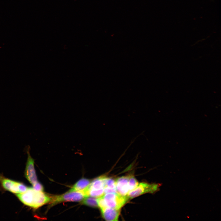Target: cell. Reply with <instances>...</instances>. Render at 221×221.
Instances as JSON below:
<instances>
[{
	"mask_svg": "<svg viewBox=\"0 0 221 221\" xmlns=\"http://www.w3.org/2000/svg\"><path fill=\"white\" fill-rule=\"evenodd\" d=\"M16 196L23 204L34 209L38 208L51 200V197L43 191L36 190L33 187H28L25 191L16 194Z\"/></svg>",
	"mask_w": 221,
	"mask_h": 221,
	"instance_id": "6da1fadb",
	"label": "cell"
},
{
	"mask_svg": "<svg viewBox=\"0 0 221 221\" xmlns=\"http://www.w3.org/2000/svg\"><path fill=\"white\" fill-rule=\"evenodd\" d=\"M87 196L84 190L77 191H69L63 194L51 197L50 207H52L63 201L78 202Z\"/></svg>",
	"mask_w": 221,
	"mask_h": 221,
	"instance_id": "7a4b0ae2",
	"label": "cell"
},
{
	"mask_svg": "<svg viewBox=\"0 0 221 221\" xmlns=\"http://www.w3.org/2000/svg\"><path fill=\"white\" fill-rule=\"evenodd\" d=\"M161 185L160 184L141 183L134 189L129 191L126 196L128 199H132L146 193H154L159 190Z\"/></svg>",
	"mask_w": 221,
	"mask_h": 221,
	"instance_id": "3957f363",
	"label": "cell"
},
{
	"mask_svg": "<svg viewBox=\"0 0 221 221\" xmlns=\"http://www.w3.org/2000/svg\"><path fill=\"white\" fill-rule=\"evenodd\" d=\"M102 196L106 207L117 209H120L128 199L126 196H122L117 193H106Z\"/></svg>",
	"mask_w": 221,
	"mask_h": 221,
	"instance_id": "277c9868",
	"label": "cell"
},
{
	"mask_svg": "<svg viewBox=\"0 0 221 221\" xmlns=\"http://www.w3.org/2000/svg\"><path fill=\"white\" fill-rule=\"evenodd\" d=\"M0 181L5 189L16 194L25 192L28 188L22 183L1 176H0Z\"/></svg>",
	"mask_w": 221,
	"mask_h": 221,
	"instance_id": "5b68a950",
	"label": "cell"
},
{
	"mask_svg": "<svg viewBox=\"0 0 221 221\" xmlns=\"http://www.w3.org/2000/svg\"><path fill=\"white\" fill-rule=\"evenodd\" d=\"M29 147L27 148L28 157L25 170V176L27 179L33 185L37 182V176L34 166V160L29 152Z\"/></svg>",
	"mask_w": 221,
	"mask_h": 221,
	"instance_id": "8992f818",
	"label": "cell"
},
{
	"mask_svg": "<svg viewBox=\"0 0 221 221\" xmlns=\"http://www.w3.org/2000/svg\"><path fill=\"white\" fill-rule=\"evenodd\" d=\"M129 175L118 178L115 180L117 193L124 196H126L129 192Z\"/></svg>",
	"mask_w": 221,
	"mask_h": 221,
	"instance_id": "52a82bcc",
	"label": "cell"
},
{
	"mask_svg": "<svg viewBox=\"0 0 221 221\" xmlns=\"http://www.w3.org/2000/svg\"><path fill=\"white\" fill-rule=\"evenodd\" d=\"M103 218L107 221H117L120 213V209L108 207L101 208Z\"/></svg>",
	"mask_w": 221,
	"mask_h": 221,
	"instance_id": "ba28073f",
	"label": "cell"
},
{
	"mask_svg": "<svg viewBox=\"0 0 221 221\" xmlns=\"http://www.w3.org/2000/svg\"><path fill=\"white\" fill-rule=\"evenodd\" d=\"M106 177V176H103L96 178L90 183L87 188L94 190L104 189Z\"/></svg>",
	"mask_w": 221,
	"mask_h": 221,
	"instance_id": "9c48e42d",
	"label": "cell"
},
{
	"mask_svg": "<svg viewBox=\"0 0 221 221\" xmlns=\"http://www.w3.org/2000/svg\"><path fill=\"white\" fill-rule=\"evenodd\" d=\"M90 183L89 180L82 178L78 181L69 191H82L87 188Z\"/></svg>",
	"mask_w": 221,
	"mask_h": 221,
	"instance_id": "30bf717a",
	"label": "cell"
},
{
	"mask_svg": "<svg viewBox=\"0 0 221 221\" xmlns=\"http://www.w3.org/2000/svg\"><path fill=\"white\" fill-rule=\"evenodd\" d=\"M82 204L93 207H98L97 199L95 197L91 196L85 197L82 200Z\"/></svg>",
	"mask_w": 221,
	"mask_h": 221,
	"instance_id": "8fae6325",
	"label": "cell"
},
{
	"mask_svg": "<svg viewBox=\"0 0 221 221\" xmlns=\"http://www.w3.org/2000/svg\"><path fill=\"white\" fill-rule=\"evenodd\" d=\"M138 184V181L132 175H130L129 179V191L134 189Z\"/></svg>",
	"mask_w": 221,
	"mask_h": 221,
	"instance_id": "7c38bea8",
	"label": "cell"
},
{
	"mask_svg": "<svg viewBox=\"0 0 221 221\" xmlns=\"http://www.w3.org/2000/svg\"><path fill=\"white\" fill-rule=\"evenodd\" d=\"M105 187L116 189L115 180V181L113 179L106 177L105 180L104 188Z\"/></svg>",
	"mask_w": 221,
	"mask_h": 221,
	"instance_id": "4fadbf2b",
	"label": "cell"
},
{
	"mask_svg": "<svg viewBox=\"0 0 221 221\" xmlns=\"http://www.w3.org/2000/svg\"><path fill=\"white\" fill-rule=\"evenodd\" d=\"M33 188L36 190L39 191H43L44 188L43 186L38 182L33 186Z\"/></svg>",
	"mask_w": 221,
	"mask_h": 221,
	"instance_id": "5bb4252c",
	"label": "cell"
}]
</instances>
